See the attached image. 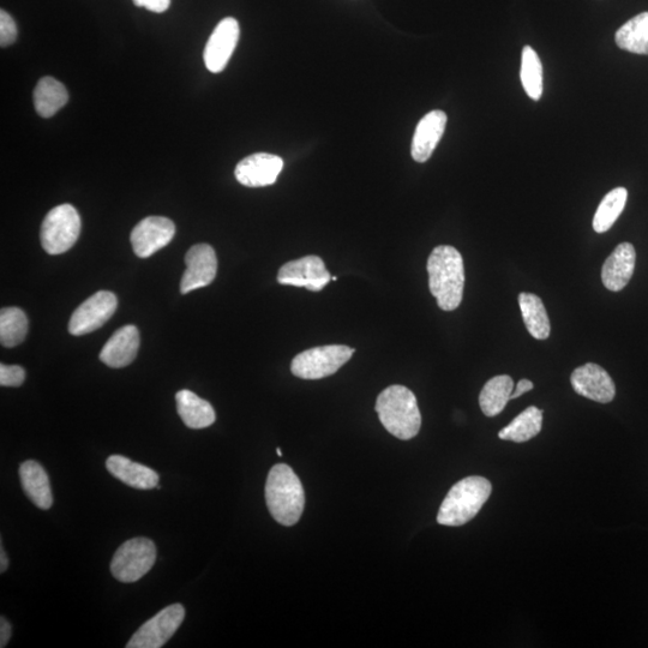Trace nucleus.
<instances>
[{
    "instance_id": "obj_1",
    "label": "nucleus",
    "mask_w": 648,
    "mask_h": 648,
    "mask_svg": "<svg viewBox=\"0 0 648 648\" xmlns=\"http://www.w3.org/2000/svg\"><path fill=\"white\" fill-rule=\"evenodd\" d=\"M429 288L443 311L458 309L465 287L464 260L458 250L440 245L428 258Z\"/></svg>"
},
{
    "instance_id": "obj_2",
    "label": "nucleus",
    "mask_w": 648,
    "mask_h": 648,
    "mask_svg": "<svg viewBox=\"0 0 648 648\" xmlns=\"http://www.w3.org/2000/svg\"><path fill=\"white\" fill-rule=\"evenodd\" d=\"M375 410L390 434L407 441L416 437L422 426L418 401L410 389L395 384L378 395Z\"/></svg>"
},
{
    "instance_id": "obj_3",
    "label": "nucleus",
    "mask_w": 648,
    "mask_h": 648,
    "mask_svg": "<svg viewBox=\"0 0 648 648\" xmlns=\"http://www.w3.org/2000/svg\"><path fill=\"white\" fill-rule=\"evenodd\" d=\"M266 501L270 514L279 524L296 525L305 507L302 482L290 466L275 465L268 474Z\"/></svg>"
},
{
    "instance_id": "obj_4",
    "label": "nucleus",
    "mask_w": 648,
    "mask_h": 648,
    "mask_svg": "<svg viewBox=\"0 0 648 648\" xmlns=\"http://www.w3.org/2000/svg\"><path fill=\"white\" fill-rule=\"evenodd\" d=\"M492 486L483 477H467L449 490L441 504L437 522L443 526H462L476 518L491 495Z\"/></svg>"
},
{
    "instance_id": "obj_5",
    "label": "nucleus",
    "mask_w": 648,
    "mask_h": 648,
    "mask_svg": "<svg viewBox=\"0 0 648 648\" xmlns=\"http://www.w3.org/2000/svg\"><path fill=\"white\" fill-rule=\"evenodd\" d=\"M81 233V218L71 204H60L46 215L41 226V245L50 255L70 250Z\"/></svg>"
},
{
    "instance_id": "obj_6",
    "label": "nucleus",
    "mask_w": 648,
    "mask_h": 648,
    "mask_svg": "<svg viewBox=\"0 0 648 648\" xmlns=\"http://www.w3.org/2000/svg\"><path fill=\"white\" fill-rule=\"evenodd\" d=\"M353 353V348L345 345L310 348L294 357L291 371L303 380H321L338 372L352 358Z\"/></svg>"
},
{
    "instance_id": "obj_7",
    "label": "nucleus",
    "mask_w": 648,
    "mask_h": 648,
    "mask_svg": "<svg viewBox=\"0 0 648 648\" xmlns=\"http://www.w3.org/2000/svg\"><path fill=\"white\" fill-rule=\"evenodd\" d=\"M156 561V548L148 538H134L119 546L111 562V572L118 581L131 584L143 578Z\"/></svg>"
},
{
    "instance_id": "obj_8",
    "label": "nucleus",
    "mask_w": 648,
    "mask_h": 648,
    "mask_svg": "<svg viewBox=\"0 0 648 648\" xmlns=\"http://www.w3.org/2000/svg\"><path fill=\"white\" fill-rule=\"evenodd\" d=\"M185 609L182 604H172L162 609L143 624L132 636L128 648H160L176 634L183 623Z\"/></svg>"
},
{
    "instance_id": "obj_9",
    "label": "nucleus",
    "mask_w": 648,
    "mask_h": 648,
    "mask_svg": "<svg viewBox=\"0 0 648 648\" xmlns=\"http://www.w3.org/2000/svg\"><path fill=\"white\" fill-rule=\"evenodd\" d=\"M118 306L117 297L108 291H100L89 297L72 314L69 332L75 336L95 332L110 320Z\"/></svg>"
},
{
    "instance_id": "obj_10",
    "label": "nucleus",
    "mask_w": 648,
    "mask_h": 648,
    "mask_svg": "<svg viewBox=\"0 0 648 648\" xmlns=\"http://www.w3.org/2000/svg\"><path fill=\"white\" fill-rule=\"evenodd\" d=\"M332 280L326 264L321 257L305 256L287 262L278 273V282L281 285L305 287L312 292H320Z\"/></svg>"
},
{
    "instance_id": "obj_11",
    "label": "nucleus",
    "mask_w": 648,
    "mask_h": 648,
    "mask_svg": "<svg viewBox=\"0 0 648 648\" xmlns=\"http://www.w3.org/2000/svg\"><path fill=\"white\" fill-rule=\"evenodd\" d=\"M174 234L176 226L172 220L164 216H148L138 222L131 232L132 249L136 256L148 258L170 244Z\"/></svg>"
},
{
    "instance_id": "obj_12",
    "label": "nucleus",
    "mask_w": 648,
    "mask_h": 648,
    "mask_svg": "<svg viewBox=\"0 0 648 648\" xmlns=\"http://www.w3.org/2000/svg\"><path fill=\"white\" fill-rule=\"evenodd\" d=\"M239 35L240 28L236 18H224L215 27L203 53L204 64L210 72L219 74L225 70L234 50H236Z\"/></svg>"
},
{
    "instance_id": "obj_13",
    "label": "nucleus",
    "mask_w": 648,
    "mask_h": 648,
    "mask_svg": "<svg viewBox=\"0 0 648 648\" xmlns=\"http://www.w3.org/2000/svg\"><path fill=\"white\" fill-rule=\"evenodd\" d=\"M186 269L180 281V292L188 294L212 284L218 273V258L212 246L198 244L186 252Z\"/></svg>"
},
{
    "instance_id": "obj_14",
    "label": "nucleus",
    "mask_w": 648,
    "mask_h": 648,
    "mask_svg": "<svg viewBox=\"0 0 648 648\" xmlns=\"http://www.w3.org/2000/svg\"><path fill=\"white\" fill-rule=\"evenodd\" d=\"M570 383L576 394L599 404H609L616 395L615 383L611 376L602 366L594 363H587L575 369L570 376Z\"/></svg>"
},
{
    "instance_id": "obj_15",
    "label": "nucleus",
    "mask_w": 648,
    "mask_h": 648,
    "mask_svg": "<svg viewBox=\"0 0 648 648\" xmlns=\"http://www.w3.org/2000/svg\"><path fill=\"white\" fill-rule=\"evenodd\" d=\"M284 168V160L278 155L256 153L246 156L234 170L238 182L248 188L273 185Z\"/></svg>"
},
{
    "instance_id": "obj_16",
    "label": "nucleus",
    "mask_w": 648,
    "mask_h": 648,
    "mask_svg": "<svg viewBox=\"0 0 648 648\" xmlns=\"http://www.w3.org/2000/svg\"><path fill=\"white\" fill-rule=\"evenodd\" d=\"M447 120V114L441 110L431 111L419 120L411 147L414 161L423 164L431 158L446 130Z\"/></svg>"
},
{
    "instance_id": "obj_17",
    "label": "nucleus",
    "mask_w": 648,
    "mask_h": 648,
    "mask_svg": "<svg viewBox=\"0 0 648 648\" xmlns=\"http://www.w3.org/2000/svg\"><path fill=\"white\" fill-rule=\"evenodd\" d=\"M140 348V332L132 324L117 330L100 352V359L110 368L119 369L130 365Z\"/></svg>"
},
{
    "instance_id": "obj_18",
    "label": "nucleus",
    "mask_w": 648,
    "mask_h": 648,
    "mask_svg": "<svg viewBox=\"0 0 648 648\" xmlns=\"http://www.w3.org/2000/svg\"><path fill=\"white\" fill-rule=\"evenodd\" d=\"M636 252L630 243H622L612 251L602 268V281L608 290L620 292L634 274Z\"/></svg>"
},
{
    "instance_id": "obj_19",
    "label": "nucleus",
    "mask_w": 648,
    "mask_h": 648,
    "mask_svg": "<svg viewBox=\"0 0 648 648\" xmlns=\"http://www.w3.org/2000/svg\"><path fill=\"white\" fill-rule=\"evenodd\" d=\"M107 471L126 485L138 490L158 488L159 474L123 455H112L106 461Z\"/></svg>"
},
{
    "instance_id": "obj_20",
    "label": "nucleus",
    "mask_w": 648,
    "mask_h": 648,
    "mask_svg": "<svg viewBox=\"0 0 648 648\" xmlns=\"http://www.w3.org/2000/svg\"><path fill=\"white\" fill-rule=\"evenodd\" d=\"M24 494L40 509H50L53 504L50 479L45 468L34 460L24 461L20 467Z\"/></svg>"
},
{
    "instance_id": "obj_21",
    "label": "nucleus",
    "mask_w": 648,
    "mask_h": 648,
    "mask_svg": "<svg viewBox=\"0 0 648 648\" xmlns=\"http://www.w3.org/2000/svg\"><path fill=\"white\" fill-rule=\"evenodd\" d=\"M177 411L183 423L190 429H206L213 425L216 414L212 405L190 390H180L176 394Z\"/></svg>"
},
{
    "instance_id": "obj_22",
    "label": "nucleus",
    "mask_w": 648,
    "mask_h": 648,
    "mask_svg": "<svg viewBox=\"0 0 648 648\" xmlns=\"http://www.w3.org/2000/svg\"><path fill=\"white\" fill-rule=\"evenodd\" d=\"M69 100L68 90L53 77L41 78L34 90V106L42 118H51Z\"/></svg>"
},
{
    "instance_id": "obj_23",
    "label": "nucleus",
    "mask_w": 648,
    "mask_h": 648,
    "mask_svg": "<svg viewBox=\"0 0 648 648\" xmlns=\"http://www.w3.org/2000/svg\"><path fill=\"white\" fill-rule=\"evenodd\" d=\"M519 304L525 326L537 340H546L550 336L551 326L548 312L545 310L543 300L536 294L520 293Z\"/></svg>"
},
{
    "instance_id": "obj_24",
    "label": "nucleus",
    "mask_w": 648,
    "mask_h": 648,
    "mask_svg": "<svg viewBox=\"0 0 648 648\" xmlns=\"http://www.w3.org/2000/svg\"><path fill=\"white\" fill-rule=\"evenodd\" d=\"M514 389L513 378L508 375L492 377L479 395V405L486 417L500 414L510 401Z\"/></svg>"
},
{
    "instance_id": "obj_25",
    "label": "nucleus",
    "mask_w": 648,
    "mask_h": 648,
    "mask_svg": "<svg viewBox=\"0 0 648 648\" xmlns=\"http://www.w3.org/2000/svg\"><path fill=\"white\" fill-rule=\"evenodd\" d=\"M615 40L621 50L648 56V11L641 12L624 23L617 30Z\"/></svg>"
},
{
    "instance_id": "obj_26",
    "label": "nucleus",
    "mask_w": 648,
    "mask_h": 648,
    "mask_svg": "<svg viewBox=\"0 0 648 648\" xmlns=\"http://www.w3.org/2000/svg\"><path fill=\"white\" fill-rule=\"evenodd\" d=\"M543 426V411L536 406L526 408L512 423L498 432L503 441L522 443L536 437Z\"/></svg>"
},
{
    "instance_id": "obj_27",
    "label": "nucleus",
    "mask_w": 648,
    "mask_h": 648,
    "mask_svg": "<svg viewBox=\"0 0 648 648\" xmlns=\"http://www.w3.org/2000/svg\"><path fill=\"white\" fill-rule=\"evenodd\" d=\"M628 191L624 188L611 190L600 202L593 218V228L597 233H605L614 226L615 222L626 207Z\"/></svg>"
},
{
    "instance_id": "obj_28",
    "label": "nucleus",
    "mask_w": 648,
    "mask_h": 648,
    "mask_svg": "<svg viewBox=\"0 0 648 648\" xmlns=\"http://www.w3.org/2000/svg\"><path fill=\"white\" fill-rule=\"evenodd\" d=\"M520 77L522 87L532 100L538 101L542 98L543 65L531 46H525L522 50Z\"/></svg>"
},
{
    "instance_id": "obj_29",
    "label": "nucleus",
    "mask_w": 648,
    "mask_h": 648,
    "mask_svg": "<svg viewBox=\"0 0 648 648\" xmlns=\"http://www.w3.org/2000/svg\"><path fill=\"white\" fill-rule=\"evenodd\" d=\"M27 333V316L20 308H4L0 311V342L3 346L20 345Z\"/></svg>"
},
{
    "instance_id": "obj_30",
    "label": "nucleus",
    "mask_w": 648,
    "mask_h": 648,
    "mask_svg": "<svg viewBox=\"0 0 648 648\" xmlns=\"http://www.w3.org/2000/svg\"><path fill=\"white\" fill-rule=\"evenodd\" d=\"M26 380V371L20 365H0V384L3 387H20Z\"/></svg>"
},
{
    "instance_id": "obj_31",
    "label": "nucleus",
    "mask_w": 648,
    "mask_h": 648,
    "mask_svg": "<svg viewBox=\"0 0 648 648\" xmlns=\"http://www.w3.org/2000/svg\"><path fill=\"white\" fill-rule=\"evenodd\" d=\"M17 38V27L8 12L0 11V45L8 47L14 44Z\"/></svg>"
},
{
    "instance_id": "obj_32",
    "label": "nucleus",
    "mask_w": 648,
    "mask_h": 648,
    "mask_svg": "<svg viewBox=\"0 0 648 648\" xmlns=\"http://www.w3.org/2000/svg\"><path fill=\"white\" fill-rule=\"evenodd\" d=\"M138 8H146L149 11L161 14L170 8L171 0H132Z\"/></svg>"
},
{
    "instance_id": "obj_33",
    "label": "nucleus",
    "mask_w": 648,
    "mask_h": 648,
    "mask_svg": "<svg viewBox=\"0 0 648 648\" xmlns=\"http://www.w3.org/2000/svg\"><path fill=\"white\" fill-rule=\"evenodd\" d=\"M11 638V626L8 620L4 617L0 618V647L4 648L8 645Z\"/></svg>"
},
{
    "instance_id": "obj_34",
    "label": "nucleus",
    "mask_w": 648,
    "mask_h": 648,
    "mask_svg": "<svg viewBox=\"0 0 648 648\" xmlns=\"http://www.w3.org/2000/svg\"><path fill=\"white\" fill-rule=\"evenodd\" d=\"M534 387V384L530 380H521L516 386L515 392L510 395V400L518 399L522 394L530 392Z\"/></svg>"
},
{
    "instance_id": "obj_35",
    "label": "nucleus",
    "mask_w": 648,
    "mask_h": 648,
    "mask_svg": "<svg viewBox=\"0 0 648 648\" xmlns=\"http://www.w3.org/2000/svg\"><path fill=\"white\" fill-rule=\"evenodd\" d=\"M0 554H2V557H0V572L4 573L6 572V569H8L9 566V561H8V556H6L3 545L2 549H0Z\"/></svg>"
},
{
    "instance_id": "obj_36",
    "label": "nucleus",
    "mask_w": 648,
    "mask_h": 648,
    "mask_svg": "<svg viewBox=\"0 0 648 648\" xmlns=\"http://www.w3.org/2000/svg\"><path fill=\"white\" fill-rule=\"evenodd\" d=\"M276 454H278V456H282V453H281V449H280V448L276 449Z\"/></svg>"
},
{
    "instance_id": "obj_37",
    "label": "nucleus",
    "mask_w": 648,
    "mask_h": 648,
    "mask_svg": "<svg viewBox=\"0 0 648 648\" xmlns=\"http://www.w3.org/2000/svg\"><path fill=\"white\" fill-rule=\"evenodd\" d=\"M332 280L336 281V280H338V278H336V276H332Z\"/></svg>"
}]
</instances>
